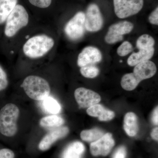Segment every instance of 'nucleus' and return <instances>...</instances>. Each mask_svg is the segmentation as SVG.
<instances>
[{
	"label": "nucleus",
	"instance_id": "nucleus-24",
	"mask_svg": "<svg viewBox=\"0 0 158 158\" xmlns=\"http://www.w3.org/2000/svg\"><path fill=\"white\" fill-rule=\"evenodd\" d=\"M82 75L88 78L96 77L99 73V69L96 66L92 65H88L82 66L80 69Z\"/></svg>",
	"mask_w": 158,
	"mask_h": 158
},
{
	"label": "nucleus",
	"instance_id": "nucleus-3",
	"mask_svg": "<svg viewBox=\"0 0 158 158\" xmlns=\"http://www.w3.org/2000/svg\"><path fill=\"white\" fill-rule=\"evenodd\" d=\"M21 86L27 95L34 100H44L50 94L51 88L48 82L37 76L27 77Z\"/></svg>",
	"mask_w": 158,
	"mask_h": 158
},
{
	"label": "nucleus",
	"instance_id": "nucleus-22",
	"mask_svg": "<svg viewBox=\"0 0 158 158\" xmlns=\"http://www.w3.org/2000/svg\"><path fill=\"white\" fill-rule=\"evenodd\" d=\"M43 101L44 107L47 112L52 114H59L61 112V106L55 99L49 96Z\"/></svg>",
	"mask_w": 158,
	"mask_h": 158
},
{
	"label": "nucleus",
	"instance_id": "nucleus-31",
	"mask_svg": "<svg viewBox=\"0 0 158 158\" xmlns=\"http://www.w3.org/2000/svg\"><path fill=\"white\" fill-rule=\"evenodd\" d=\"M158 108L157 106L154 110L153 113H152V120L153 123L155 125H158Z\"/></svg>",
	"mask_w": 158,
	"mask_h": 158
},
{
	"label": "nucleus",
	"instance_id": "nucleus-17",
	"mask_svg": "<svg viewBox=\"0 0 158 158\" xmlns=\"http://www.w3.org/2000/svg\"><path fill=\"white\" fill-rule=\"evenodd\" d=\"M123 128L128 135L134 137L138 134V118L135 113L129 112L126 114L124 118Z\"/></svg>",
	"mask_w": 158,
	"mask_h": 158
},
{
	"label": "nucleus",
	"instance_id": "nucleus-15",
	"mask_svg": "<svg viewBox=\"0 0 158 158\" xmlns=\"http://www.w3.org/2000/svg\"><path fill=\"white\" fill-rule=\"evenodd\" d=\"M154 48L139 50L137 52L133 53L128 58L127 62L130 66H135L141 62L148 61L151 59L154 53Z\"/></svg>",
	"mask_w": 158,
	"mask_h": 158
},
{
	"label": "nucleus",
	"instance_id": "nucleus-30",
	"mask_svg": "<svg viewBox=\"0 0 158 158\" xmlns=\"http://www.w3.org/2000/svg\"><path fill=\"white\" fill-rule=\"evenodd\" d=\"M149 22L152 24H158V8H156L150 15L148 17Z\"/></svg>",
	"mask_w": 158,
	"mask_h": 158
},
{
	"label": "nucleus",
	"instance_id": "nucleus-8",
	"mask_svg": "<svg viewBox=\"0 0 158 158\" xmlns=\"http://www.w3.org/2000/svg\"><path fill=\"white\" fill-rule=\"evenodd\" d=\"M133 28L134 25L132 23L127 21L114 24L109 27L105 36V41L109 44L121 41L123 39V35L130 33Z\"/></svg>",
	"mask_w": 158,
	"mask_h": 158
},
{
	"label": "nucleus",
	"instance_id": "nucleus-14",
	"mask_svg": "<svg viewBox=\"0 0 158 158\" xmlns=\"http://www.w3.org/2000/svg\"><path fill=\"white\" fill-rule=\"evenodd\" d=\"M87 113L89 116L98 117L101 121H107L112 120L115 114L114 112L107 110L102 105L97 104L87 109Z\"/></svg>",
	"mask_w": 158,
	"mask_h": 158
},
{
	"label": "nucleus",
	"instance_id": "nucleus-27",
	"mask_svg": "<svg viewBox=\"0 0 158 158\" xmlns=\"http://www.w3.org/2000/svg\"><path fill=\"white\" fill-rule=\"evenodd\" d=\"M29 1L33 6L41 9L48 8L52 2V0H29Z\"/></svg>",
	"mask_w": 158,
	"mask_h": 158
},
{
	"label": "nucleus",
	"instance_id": "nucleus-16",
	"mask_svg": "<svg viewBox=\"0 0 158 158\" xmlns=\"http://www.w3.org/2000/svg\"><path fill=\"white\" fill-rule=\"evenodd\" d=\"M85 150V145L82 142L74 141L65 148L61 158H82Z\"/></svg>",
	"mask_w": 158,
	"mask_h": 158
},
{
	"label": "nucleus",
	"instance_id": "nucleus-5",
	"mask_svg": "<svg viewBox=\"0 0 158 158\" xmlns=\"http://www.w3.org/2000/svg\"><path fill=\"white\" fill-rule=\"evenodd\" d=\"M116 16L124 19L138 13L143 8L144 0H113Z\"/></svg>",
	"mask_w": 158,
	"mask_h": 158
},
{
	"label": "nucleus",
	"instance_id": "nucleus-25",
	"mask_svg": "<svg viewBox=\"0 0 158 158\" xmlns=\"http://www.w3.org/2000/svg\"><path fill=\"white\" fill-rule=\"evenodd\" d=\"M133 50V47L129 41H125L118 47L117 53L120 56L124 57L130 53Z\"/></svg>",
	"mask_w": 158,
	"mask_h": 158
},
{
	"label": "nucleus",
	"instance_id": "nucleus-32",
	"mask_svg": "<svg viewBox=\"0 0 158 158\" xmlns=\"http://www.w3.org/2000/svg\"><path fill=\"white\" fill-rule=\"evenodd\" d=\"M158 127L155 128L152 130V131L151 133V135L152 138L154 140H156V141H158Z\"/></svg>",
	"mask_w": 158,
	"mask_h": 158
},
{
	"label": "nucleus",
	"instance_id": "nucleus-6",
	"mask_svg": "<svg viewBox=\"0 0 158 158\" xmlns=\"http://www.w3.org/2000/svg\"><path fill=\"white\" fill-rule=\"evenodd\" d=\"M85 13L79 11L65 26V32L69 39L78 40L83 37L85 33Z\"/></svg>",
	"mask_w": 158,
	"mask_h": 158
},
{
	"label": "nucleus",
	"instance_id": "nucleus-29",
	"mask_svg": "<svg viewBox=\"0 0 158 158\" xmlns=\"http://www.w3.org/2000/svg\"><path fill=\"white\" fill-rule=\"evenodd\" d=\"M15 154L11 149L0 148V158H15Z\"/></svg>",
	"mask_w": 158,
	"mask_h": 158
},
{
	"label": "nucleus",
	"instance_id": "nucleus-19",
	"mask_svg": "<svg viewBox=\"0 0 158 158\" xmlns=\"http://www.w3.org/2000/svg\"><path fill=\"white\" fill-rule=\"evenodd\" d=\"M64 119L56 115H51L43 117L40 121V125L44 127H58L64 124Z\"/></svg>",
	"mask_w": 158,
	"mask_h": 158
},
{
	"label": "nucleus",
	"instance_id": "nucleus-12",
	"mask_svg": "<svg viewBox=\"0 0 158 158\" xmlns=\"http://www.w3.org/2000/svg\"><path fill=\"white\" fill-rule=\"evenodd\" d=\"M102 59L101 52L96 48L88 46L83 49L78 56L77 65L80 67L101 62Z\"/></svg>",
	"mask_w": 158,
	"mask_h": 158
},
{
	"label": "nucleus",
	"instance_id": "nucleus-7",
	"mask_svg": "<svg viewBox=\"0 0 158 158\" xmlns=\"http://www.w3.org/2000/svg\"><path fill=\"white\" fill-rule=\"evenodd\" d=\"M104 20L98 6L91 4L85 14V30L90 32L100 31L103 25Z\"/></svg>",
	"mask_w": 158,
	"mask_h": 158
},
{
	"label": "nucleus",
	"instance_id": "nucleus-13",
	"mask_svg": "<svg viewBox=\"0 0 158 158\" xmlns=\"http://www.w3.org/2000/svg\"><path fill=\"white\" fill-rule=\"evenodd\" d=\"M156 71L157 68L155 64L148 60L136 65L133 73L136 78L141 82L143 80L152 77Z\"/></svg>",
	"mask_w": 158,
	"mask_h": 158
},
{
	"label": "nucleus",
	"instance_id": "nucleus-10",
	"mask_svg": "<svg viewBox=\"0 0 158 158\" xmlns=\"http://www.w3.org/2000/svg\"><path fill=\"white\" fill-rule=\"evenodd\" d=\"M74 97L81 108L90 107L98 104L101 100V98L98 94L84 88H77L74 92Z\"/></svg>",
	"mask_w": 158,
	"mask_h": 158
},
{
	"label": "nucleus",
	"instance_id": "nucleus-4",
	"mask_svg": "<svg viewBox=\"0 0 158 158\" xmlns=\"http://www.w3.org/2000/svg\"><path fill=\"white\" fill-rule=\"evenodd\" d=\"M29 21L28 13L25 8L22 5H16L5 23V37L7 38L14 37L21 29L27 25Z\"/></svg>",
	"mask_w": 158,
	"mask_h": 158
},
{
	"label": "nucleus",
	"instance_id": "nucleus-21",
	"mask_svg": "<svg viewBox=\"0 0 158 158\" xmlns=\"http://www.w3.org/2000/svg\"><path fill=\"white\" fill-rule=\"evenodd\" d=\"M140 83L133 73H127L122 78L121 85L124 90L131 91L135 89Z\"/></svg>",
	"mask_w": 158,
	"mask_h": 158
},
{
	"label": "nucleus",
	"instance_id": "nucleus-20",
	"mask_svg": "<svg viewBox=\"0 0 158 158\" xmlns=\"http://www.w3.org/2000/svg\"><path fill=\"white\" fill-rule=\"evenodd\" d=\"M104 135V132L100 129L94 128L82 131L81 133V138L83 141L92 142L98 140Z\"/></svg>",
	"mask_w": 158,
	"mask_h": 158
},
{
	"label": "nucleus",
	"instance_id": "nucleus-2",
	"mask_svg": "<svg viewBox=\"0 0 158 158\" xmlns=\"http://www.w3.org/2000/svg\"><path fill=\"white\" fill-rule=\"evenodd\" d=\"M19 114V109L14 104H7L0 109V134L2 135L12 137L16 135Z\"/></svg>",
	"mask_w": 158,
	"mask_h": 158
},
{
	"label": "nucleus",
	"instance_id": "nucleus-9",
	"mask_svg": "<svg viewBox=\"0 0 158 158\" xmlns=\"http://www.w3.org/2000/svg\"><path fill=\"white\" fill-rule=\"evenodd\" d=\"M114 145L115 141L112 134L106 133L98 140L91 142L90 146V153L94 156H106L109 154Z\"/></svg>",
	"mask_w": 158,
	"mask_h": 158
},
{
	"label": "nucleus",
	"instance_id": "nucleus-28",
	"mask_svg": "<svg viewBox=\"0 0 158 158\" xmlns=\"http://www.w3.org/2000/svg\"><path fill=\"white\" fill-rule=\"evenodd\" d=\"M127 156V149L124 146L118 147L113 153L112 158H126Z\"/></svg>",
	"mask_w": 158,
	"mask_h": 158
},
{
	"label": "nucleus",
	"instance_id": "nucleus-33",
	"mask_svg": "<svg viewBox=\"0 0 158 158\" xmlns=\"http://www.w3.org/2000/svg\"><path fill=\"white\" fill-rule=\"evenodd\" d=\"M119 62H123V61H122V60H120V61H119Z\"/></svg>",
	"mask_w": 158,
	"mask_h": 158
},
{
	"label": "nucleus",
	"instance_id": "nucleus-23",
	"mask_svg": "<svg viewBox=\"0 0 158 158\" xmlns=\"http://www.w3.org/2000/svg\"><path fill=\"white\" fill-rule=\"evenodd\" d=\"M155 40L148 34H143L137 40L136 46L139 50L145 49L154 47Z\"/></svg>",
	"mask_w": 158,
	"mask_h": 158
},
{
	"label": "nucleus",
	"instance_id": "nucleus-11",
	"mask_svg": "<svg viewBox=\"0 0 158 158\" xmlns=\"http://www.w3.org/2000/svg\"><path fill=\"white\" fill-rule=\"evenodd\" d=\"M69 132V129L66 127H60L52 130L41 139L38 144V148L41 151L48 150L56 141L64 138Z\"/></svg>",
	"mask_w": 158,
	"mask_h": 158
},
{
	"label": "nucleus",
	"instance_id": "nucleus-1",
	"mask_svg": "<svg viewBox=\"0 0 158 158\" xmlns=\"http://www.w3.org/2000/svg\"><path fill=\"white\" fill-rule=\"evenodd\" d=\"M55 41L45 34L34 36L28 40L23 46L26 56L36 59L45 56L53 47Z\"/></svg>",
	"mask_w": 158,
	"mask_h": 158
},
{
	"label": "nucleus",
	"instance_id": "nucleus-26",
	"mask_svg": "<svg viewBox=\"0 0 158 158\" xmlns=\"http://www.w3.org/2000/svg\"><path fill=\"white\" fill-rule=\"evenodd\" d=\"M9 85L8 75L0 64V92L6 90Z\"/></svg>",
	"mask_w": 158,
	"mask_h": 158
},
{
	"label": "nucleus",
	"instance_id": "nucleus-18",
	"mask_svg": "<svg viewBox=\"0 0 158 158\" xmlns=\"http://www.w3.org/2000/svg\"><path fill=\"white\" fill-rule=\"evenodd\" d=\"M17 2L18 0H0V26L5 24Z\"/></svg>",
	"mask_w": 158,
	"mask_h": 158
}]
</instances>
